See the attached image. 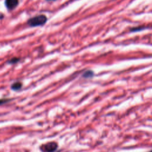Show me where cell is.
<instances>
[{
	"mask_svg": "<svg viewBox=\"0 0 152 152\" xmlns=\"http://www.w3.org/2000/svg\"><path fill=\"white\" fill-rule=\"evenodd\" d=\"M47 21V17L45 15H39L30 18L27 24L30 27H37L44 25Z\"/></svg>",
	"mask_w": 152,
	"mask_h": 152,
	"instance_id": "6da1fadb",
	"label": "cell"
},
{
	"mask_svg": "<svg viewBox=\"0 0 152 152\" xmlns=\"http://www.w3.org/2000/svg\"><path fill=\"white\" fill-rule=\"evenodd\" d=\"M57 148L58 144L55 142H48L40 147V150L42 152H55Z\"/></svg>",
	"mask_w": 152,
	"mask_h": 152,
	"instance_id": "7a4b0ae2",
	"label": "cell"
},
{
	"mask_svg": "<svg viewBox=\"0 0 152 152\" xmlns=\"http://www.w3.org/2000/svg\"><path fill=\"white\" fill-rule=\"evenodd\" d=\"M5 5L8 10H14L18 5V0H5Z\"/></svg>",
	"mask_w": 152,
	"mask_h": 152,
	"instance_id": "3957f363",
	"label": "cell"
},
{
	"mask_svg": "<svg viewBox=\"0 0 152 152\" xmlns=\"http://www.w3.org/2000/svg\"><path fill=\"white\" fill-rule=\"evenodd\" d=\"M22 86L23 85L21 82H19V81L15 82L11 85V89L13 90H15V91L18 90L22 87Z\"/></svg>",
	"mask_w": 152,
	"mask_h": 152,
	"instance_id": "277c9868",
	"label": "cell"
},
{
	"mask_svg": "<svg viewBox=\"0 0 152 152\" xmlns=\"http://www.w3.org/2000/svg\"><path fill=\"white\" fill-rule=\"evenodd\" d=\"M94 75V72L93 71L91 70H87L86 72H84V74H83V77L85 78H91L92 77H93Z\"/></svg>",
	"mask_w": 152,
	"mask_h": 152,
	"instance_id": "5b68a950",
	"label": "cell"
},
{
	"mask_svg": "<svg viewBox=\"0 0 152 152\" xmlns=\"http://www.w3.org/2000/svg\"><path fill=\"white\" fill-rule=\"evenodd\" d=\"M20 58H17V57H14L11 59H10L8 61V63L10 64H16L19 61H20Z\"/></svg>",
	"mask_w": 152,
	"mask_h": 152,
	"instance_id": "8992f818",
	"label": "cell"
},
{
	"mask_svg": "<svg viewBox=\"0 0 152 152\" xmlns=\"http://www.w3.org/2000/svg\"><path fill=\"white\" fill-rule=\"evenodd\" d=\"M144 27H135V28H132L131 29V31H141V30H143Z\"/></svg>",
	"mask_w": 152,
	"mask_h": 152,
	"instance_id": "52a82bcc",
	"label": "cell"
},
{
	"mask_svg": "<svg viewBox=\"0 0 152 152\" xmlns=\"http://www.w3.org/2000/svg\"><path fill=\"white\" fill-rule=\"evenodd\" d=\"M10 100V99H0V105L4 104L8 102H9Z\"/></svg>",
	"mask_w": 152,
	"mask_h": 152,
	"instance_id": "ba28073f",
	"label": "cell"
},
{
	"mask_svg": "<svg viewBox=\"0 0 152 152\" xmlns=\"http://www.w3.org/2000/svg\"><path fill=\"white\" fill-rule=\"evenodd\" d=\"M3 18V14L0 13V18Z\"/></svg>",
	"mask_w": 152,
	"mask_h": 152,
	"instance_id": "9c48e42d",
	"label": "cell"
},
{
	"mask_svg": "<svg viewBox=\"0 0 152 152\" xmlns=\"http://www.w3.org/2000/svg\"><path fill=\"white\" fill-rule=\"evenodd\" d=\"M46 1H56V0H46Z\"/></svg>",
	"mask_w": 152,
	"mask_h": 152,
	"instance_id": "30bf717a",
	"label": "cell"
},
{
	"mask_svg": "<svg viewBox=\"0 0 152 152\" xmlns=\"http://www.w3.org/2000/svg\"><path fill=\"white\" fill-rule=\"evenodd\" d=\"M149 152H152V151H151V150H150V151H149Z\"/></svg>",
	"mask_w": 152,
	"mask_h": 152,
	"instance_id": "8fae6325",
	"label": "cell"
}]
</instances>
